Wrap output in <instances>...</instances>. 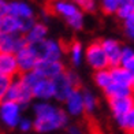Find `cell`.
Here are the masks:
<instances>
[{
    "label": "cell",
    "mask_w": 134,
    "mask_h": 134,
    "mask_svg": "<svg viewBox=\"0 0 134 134\" xmlns=\"http://www.w3.org/2000/svg\"><path fill=\"white\" fill-rule=\"evenodd\" d=\"M36 120L33 129L38 133H47L55 129H60L67 123V114L60 108H55L48 103H38L34 105Z\"/></svg>",
    "instance_id": "cell-1"
},
{
    "label": "cell",
    "mask_w": 134,
    "mask_h": 134,
    "mask_svg": "<svg viewBox=\"0 0 134 134\" xmlns=\"http://www.w3.org/2000/svg\"><path fill=\"white\" fill-rule=\"evenodd\" d=\"M48 10L53 14H59L64 16L67 23L77 30L81 29L83 25L82 13H80V10L77 8L74 3L64 2V0H55L52 3H48Z\"/></svg>",
    "instance_id": "cell-2"
},
{
    "label": "cell",
    "mask_w": 134,
    "mask_h": 134,
    "mask_svg": "<svg viewBox=\"0 0 134 134\" xmlns=\"http://www.w3.org/2000/svg\"><path fill=\"white\" fill-rule=\"evenodd\" d=\"M32 99H33L32 89H30L29 86H26V85L18 78V80L11 82L4 100L14 101V103H16V104H19V105H25Z\"/></svg>",
    "instance_id": "cell-3"
},
{
    "label": "cell",
    "mask_w": 134,
    "mask_h": 134,
    "mask_svg": "<svg viewBox=\"0 0 134 134\" xmlns=\"http://www.w3.org/2000/svg\"><path fill=\"white\" fill-rule=\"evenodd\" d=\"M21 120V105L14 101L3 100L0 103V122L4 126L14 129Z\"/></svg>",
    "instance_id": "cell-4"
},
{
    "label": "cell",
    "mask_w": 134,
    "mask_h": 134,
    "mask_svg": "<svg viewBox=\"0 0 134 134\" xmlns=\"http://www.w3.org/2000/svg\"><path fill=\"white\" fill-rule=\"evenodd\" d=\"M85 56H86V60L90 64V67H93L96 71L107 70L108 60H107V56H105L104 51H103V47H101L100 41L92 42V44L86 48Z\"/></svg>",
    "instance_id": "cell-5"
},
{
    "label": "cell",
    "mask_w": 134,
    "mask_h": 134,
    "mask_svg": "<svg viewBox=\"0 0 134 134\" xmlns=\"http://www.w3.org/2000/svg\"><path fill=\"white\" fill-rule=\"evenodd\" d=\"M53 83V97H56L59 101H66L69 96L77 89V86L71 82L69 72H63V74L58 75L56 78L52 80Z\"/></svg>",
    "instance_id": "cell-6"
},
{
    "label": "cell",
    "mask_w": 134,
    "mask_h": 134,
    "mask_svg": "<svg viewBox=\"0 0 134 134\" xmlns=\"http://www.w3.org/2000/svg\"><path fill=\"white\" fill-rule=\"evenodd\" d=\"M27 42L22 34H8L0 32V52L2 53H16L25 48Z\"/></svg>",
    "instance_id": "cell-7"
},
{
    "label": "cell",
    "mask_w": 134,
    "mask_h": 134,
    "mask_svg": "<svg viewBox=\"0 0 134 134\" xmlns=\"http://www.w3.org/2000/svg\"><path fill=\"white\" fill-rule=\"evenodd\" d=\"M34 71L45 80H53L58 75L63 74L66 71L64 66L60 60H38L37 64L34 67Z\"/></svg>",
    "instance_id": "cell-8"
},
{
    "label": "cell",
    "mask_w": 134,
    "mask_h": 134,
    "mask_svg": "<svg viewBox=\"0 0 134 134\" xmlns=\"http://www.w3.org/2000/svg\"><path fill=\"white\" fill-rule=\"evenodd\" d=\"M15 59H16V64H18L19 74L33 71L36 64H37V62H38V59L36 58V55L27 48V45L15 53Z\"/></svg>",
    "instance_id": "cell-9"
},
{
    "label": "cell",
    "mask_w": 134,
    "mask_h": 134,
    "mask_svg": "<svg viewBox=\"0 0 134 134\" xmlns=\"http://www.w3.org/2000/svg\"><path fill=\"white\" fill-rule=\"evenodd\" d=\"M100 42H101L103 51H104L105 56H107L108 66L118 67L119 66V62H120V53H122V48L119 45V42L112 40V38L103 40Z\"/></svg>",
    "instance_id": "cell-10"
},
{
    "label": "cell",
    "mask_w": 134,
    "mask_h": 134,
    "mask_svg": "<svg viewBox=\"0 0 134 134\" xmlns=\"http://www.w3.org/2000/svg\"><path fill=\"white\" fill-rule=\"evenodd\" d=\"M19 74L14 53H2L0 52V75L14 78Z\"/></svg>",
    "instance_id": "cell-11"
},
{
    "label": "cell",
    "mask_w": 134,
    "mask_h": 134,
    "mask_svg": "<svg viewBox=\"0 0 134 134\" xmlns=\"http://www.w3.org/2000/svg\"><path fill=\"white\" fill-rule=\"evenodd\" d=\"M109 107H111L114 116L119 119L134 108V97L127 96V97H120V99H111L109 100Z\"/></svg>",
    "instance_id": "cell-12"
},
{
    "label": "cell",
    "mask_w": 134,
    "mask_h": 134,
    "mask_svg": "<svg viewBox=\"0 0 134 134\" xmlns=\"http://www.w3.org/2000/svg\"><path fill=\"white\" fill-rule=\"evenodd\" d=\"M7 15H13L19 19H30L33 18V10L23 2H10L7 3Z\"/></svg>",
    "instance_id": "cell-13"
},
{
    "label": "cell",
    "mask_w": 134,
    "mask_h": 134,
    "mask_svg": "<svg viewBox=\"0 0 134 134\" xmlns=\"http://www.w3.org/2000/svg\"><path fill=\"white\" fill-rule=\"evenodd\" d=\"M0 32L8 34H22V19L13 15H4L0 19Z\"/></svg>",
    "instance_id": "cell-14"
},
{
    "label": "cell",
    "mask_w": 134,
    "mask_h": 134,
    "mask_svg": "<svg viewBox=\"0 0 134 134\" xmlns=\"http://www.w3.org/2000/svg\"><path fill=\"white\" fill-rule=\"evenodd\" d=\"M33 97L37 99H44L48 100L53 97V83L52 80H45V78H40L38 82L32 88Z\"/></svg>",
    "instance_id": "cell-15"
},
{
    "label": "cell",
    "mask_w": 134,
    "mask_h": 134,
    "mask_svg": "<svg viewBox=\"0 0 134 134\" xmlns=\"http://www.w3.org/2000/svg\"><path fill=\"white\" fill-rule=\"evenodd\" d=\"M109 74H111L114 83H119V85H123V86L133 89V74L130 71H127L123 67L118 66V67H111Z\"/></svg>",
    "instance_id": "cell-16"
},
{
    "label": "cell",
    "mask_w": 134,
    "mask_h": 134,
    "mask_svg": "<svg viewBox=\"0 0 134 134\" xmlns=\"http://www.w3.org/2000/svg\"><path fill=\"white\" fill-rule=\"evenodd\" d=\"M66 104H67V111L69 114L74 115V116H78L83 112V101H82V93L80 92L78 89H75L72 92L69 99L66 100Z\"/></svg>",
    "instance_id": "cell-17"
},
{
    "label": "cell",
    "mask_w": 134,
    "mask_h": 134,
    "mask_svg": "<svg viewBox=\"0 0 134 134\" xmlns=\"http://www.w3.org/2000/svg\"><path fill=\"white\" fill-rule=\"evenodd\" d=\"M62 48L60 44L53 40H45V49H44V55H42L41 60H60L62 56Z\"/></svg>",
    "instance_id": "cell-18"
},
{
    "label": "cell",
    "mask_w": 134,
    "mask_h": 134,
    "mask_svg": "<svg viewBox=\"0 0 134 134\" xmlns=\"http://www.w3.org/2000/svg\"><path fill=\"white\" fill-rule=\"evenodd\" d=\"M47 32H48V29L45 25H42V23H34L32 26V29L26 34H23V37H25L27 44H30V42H37L41 40H45Z\"/></svg>",
    "instance_id": "cell-19"
},
{
    "label": "cell",
    "mask_w": 134,
    "mask_h": 134,
    "mask_svg": "<svg viewBox=\"0 0 134 134\" xmlns=\"http://www.w3.org/2000/svg\"><path fill=\"white\" fill-rule=\"evenodd\" d=\"M104 90H105V94L108 97V100L120 99V97H127V96L133 94V89L131 88L123 86V85H119V83H114V82L109 85L108 88H105Z\"/></svg>",
    "instance_id": "cell-20"
},
{
    "label": "cell",
    "mask_w": 134,
    "mask_h": 134,
    "mask_svg": "<svg viewBox=\"0 0 134 134\" xmlns=\"http://www.w3.org/2000/svg\"><path fill=\"white\" fill-rule=\"evenodd\" d=\"M119 66L123 67L125 70L130 71L131 74H134V51L131 48H123L122 49Z\"/></svg>",
    "instance_id": "cell-21"
},
{
    "label": "cell",
    "mask_w": 134,
    "mask_h": 134,
    "mask_svg": "<svg viewBox=\"0 0 134 134\" xmlns=\"http://www.w3.org/2000/svg\"><path fill=\"white\" fill-rule=\"evenodd\" d=\"M119 126L123 129L126 133L129 134H134V108L130 109L127 114H125L122 118L116 119Z\"/></svg>",
    "instance_id": "cell-22"
},
{
    "label": "cell",
    "mask_w": 134,
    "mask_h": 134,
    "mask_svg": "<svg viewBox=\"0 0 134 134\" xmlns=\"http://www.w3.org/2000/svg\"><path fill=\"white\" fill-rule=\"evenodd\" d=\"M94 82L99 85L101 89L108 88L112 83V78L109 74V70H100L94 72Z\"/></svg>",
    "instance_id": "cell-23"
},
{
    "label": "cell",
    "mask_w": 134,
    "mask_h": 134,
    "mask_svg": "<svg viewBox=\"0 0 134 134\" xmlns=\"http://www.w3.org/2000/svg\"><path fill=\"white\" fill-rule=\"evenodd\" d=\"M69 45H70V47L67 48V52H70L71 62L74 63L75 66L80 64L81 59H82V47H81V42L72 41L71 44H69Z\"/></svg>",
    "instance_id": "cell-24"
},
{
    "label": "cell",
    "mask_w": 134,
    "mask_h": 134,
    "mask_svg": "<svg viewBox=\"0 0 134 134\" xmlns=\"http://www.w3.org/2000/svg\"><path fill=\"white\" fill-rule=\"evenodd\" d=\"M82 101H83V111H86L88 114H90L96 107V99L94 96L90 92H83L82 93Z\"/></svg>",
    "instance_id": "cell-25"
},
{
    "label": "cell",
    "mask_w": 134,
    "mask_h": 134,
    "mask_svg": "<svg viewBox=\"0 0 134 134\" xmlns=\"http://www.w3.org/2000/svg\"><path fill=\"white\" fill-rule=\"evenodd\" d=\"M134 14V7L130 3H122L119 5V8L116 10V15L120 18V19H127L129 16H131Z\"/></svg>",
    "instance_id": "cell-26"
},
{
    "label": "cell",
    "mask_w": 134,
    "mask_h": 134,
    "mask_svg": "<svg viewBox=\"0 0 134 134\" xmlns=\"http://www.w3.org/2000/svg\"><path fill=\"white\" fill-rule=\"evenodd\" d=\"M119 5H120V0H103L101 8L105 14H112V13H116Z\"/></svg>",
    "instance_id": "cell-27"
},
{
    "label": "cell",
    "mask_w": 134,
    "mask_h": 134,
    "mask_svg": "<svg viewBox=\"0 0 134 134\" xmlns=\"http://www.w3.org/2000/svg\"><path fill=\"white\" fill-rule=\"evenodd\" d=\"M11 82H13V78L0 75V103L5 99V94H7V90L10 88Z\"/></svg>",
    "instance_id": "cell-28"
},
{
    "label": "cell",
    "mask_w": 134,
    "mask_h": 134,
    "mask_svg": "<svg viewBox=\"0 0 134 134\" xmlns=\"http://www.w3.org/2000/svg\"><path fill=\"white\" fill-rule=\"evenodd\" d=\"M74 3L77 5H80L83 11H89V13L96 8V2L94 0H74Z\"/></svg>",
    "instance_id": "cell-29"
},
{
    "label": "cell",
    "mask_w": 134,
    "mask_h": 134,
    "mask_svg": "<svg viewBox=\"0 0 134 134\" xmlns=\"http://www.w3.org/2000/svg\"><path fill=\"white\" fill-rule=\"evenodd\" d=\"M125 30H126L127 36L134 40V14L125 21Z\"/></svg>",
    "instance_id": "cell-30"
},
{
    "label": "cell",
    "mask_w": 134,
    "mask_h": 134,
    "mask_svg": "<svg viewBox=\"0 0 134 134\" xmlns=\"http://www.w3.org/2000/svg\"><path fill=\"white\" fill-rule=\"evenodd\" d=\"M18 127L21 129V131H29L33 129V122H30L29 119H21L18 123Z\"/></svg>",
    "instance_id": "cell-31"
},
{
    "label": "cell",
    "mask_w": 134,
    "mask_h": 134,
    "mask_svg": "<svg viewBox=\"0 0 134 134\" xmlns=\"http://www.w3.org/2000/svg\"><path fill=\"white\" fill-rule=\"evenodd\" d=\"M69 134H81V130L78 129V127L72 126V127H70V129H69Z\"/></svg>",
    "instance_id": "cell-32"
},
{
    "label": "cell",
    "mask_w": 134,
    "mask_h": 134,
    "mask_svg": "<svg viewBox=\"0 0 134 134\" xmlns=\"http://www.w3.org/2000/svg\"><path fill=\"white\" fill-rule=\"evenodd\" d=\"M127 3H130V4L133 5V7H134V0H127Z\"/></svg>",
    "instance_id": "cell-33"
},
{
    "label": "cell",
    "mask_w": 134,
    "mask_h": 134,
    "mask_svg": "<svg viewBox=\"0 0 134 134\" xmlns=\"http://www.w3.org/2000/svg\"><path fill=\"white\" fill-rule=\"evenodd\" d=\"M122 3H127V0H120V4Z\"/></svg>",
    "instance_id": "cell-34"
},
{
    "label": "cell",
    "mask_w": 134,
    "mask_h": 134,
    "mask_svg": "<svg viewBox=\"0 0 134 134\" xmlns=\"http://www.w3.org/2000/svg\"><path fill=\"white\" fill-rule=\"evenodd\" d=\"M133 89H134V74H133Z\"/></svg>",
    "instance_id": "cell-35"
},
{
    "label": "cell",
    "mask_w": 134,
    "mask_h": 134,
    "mask_svg": "<svg viewBox=\"0 0 134 134\" xmlns=\"http://www.w3.org/2000/svg\"><path fill=\"white\" fill-rule=\"evenodd\" d=\"M0 2H2V0H0Z\"/></svg>",
    "instance_id": "cell-36"
},
{
    "label": "cell",
    "mask_w": 134,
    "mask_h": 134,
    "mask_svg": "<svg viewBox=\"0 0 134 134\" xmlns=\"http://www.w3.org/2000/svg\"><path fill=\"white\" fill-rule=\"evenodd\" d=\"M0 19H2V18H0Z\"/></svg>",
    "instance_id": "cell-37"
},
{
    "label": "cell",
    "mask_w": 134,
    "mask_h": 134,
    "mask_svg": "<svg viewBox=\"0 0 134 134\" xmlns=\"http://www.w3.org/2000/svg\"><path fill=\"white\" fill-rule=\"evenodd\" d=\"M133 90H134V89H133Z\"/></svg>",
    "instance_id": "cell-38"
}]
</instances>
